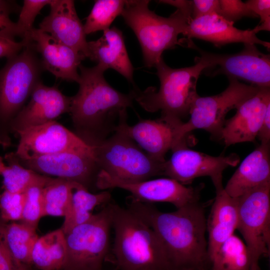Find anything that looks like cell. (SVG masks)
I'll return each instance as SVG.
<instances>
[{
    "instance_id": "obj_18",
    "label": "cell",
    "mask_w": 270,
    "mask_h": 270,
    "mask_svg": "<svg viewBox=\"0 0 270 270\" xmlns=\"http://www.w3.org/2000/svg\"><path fill=\"white\" fill-rule=\"evenodd\" d=\"M49 14L39 24V29L60 43L88 58L86 34L72 0H52Z\"/></svg>"
},
{
    "instance_id": "obj_42",
    "label": "cell",
    "mask_w": 270,
    "mask_h": 270,
    "mask_svg": "<svg viewBox=\"0 0 270 270\" xmlns=\"http://www.w3.org/2000/svg\"><path fill=\"white\" fill-rule=\"evenodd\" d=\"M160 3H164L174 6L177 10L182 12L187 18L192 20V1L188 0H158Z\"/></svg>"
},
{
    "instance_id": "obj_17",
    "label": "cell",
    "mask_w": 270,
    "mask_h": 270,
    "mask_svg": "<svg viewBox=\"0 0 270 270\" xmlns=\"http://www.w3.org/2000/svg\"><path fill=\"white\" fill-rule=\"evenodd\" d=\"M270 106V89L261 88L239 104L236 114L224 122L220 140L225 146L254 142Z\"/></svg>"
},
{
    "instance_id": "obj_5",
    "label": "cell",
    "mask_w": 270,
    "mask_h": 270,
    "mask_svg": "<svg viewBox=\"0 0 270 270\" xmlns=\"http://www.w3.org/2000/svg\"><path fill=\"white\" fill-rule=\"evenodd\" d=\"M150 0H126L121 15L136 34L140 45L144 62L154 66L163 52L180 44L178 36L184 34L192 20L176 10L169 17L157 15L148 8Z\"/></svg>"
},
{
    "instance_id": "obj_44",
    "label": "cell",
    "mask_w": 270,
    "mask_h": 270,
    "mask_svg": "<svg viewBox=\"0 0 270 270\" xmlns=\"http://www.w3.org/2000/svg\"><path fill=\"white\" fill-rule=\"evenodd\" d=\"M0 144L2 145L3 146H6L8 144V142L6 141L2 140L0 138Z\"/></svg>"
},
{
    "instance_id": "obj_11",
    "label": "cell",
    "mask_w": 270,
    "mask_h": 270,
    "mask_svg": "<svg viewBox=\"0 0 270 270\" xmlns=\"http://www.w3.org/2000/svg\"><path fill=\"white\" fill-rule=\"evenodd\" d=\"M240 52L231 54H219L198 48L193 43L190 47L198 50L200 56L208 62L204 71L212 76L220 74L244 80L261 88L270 86V57L260 52L254 44H244Z\"/></svg>"
},
{
    "instance_id": "obj_36",
    "label": "cell",
    "mask_w": 270,
    "mask_h": 270,
    "mask_svg": "<svg viewBox=\"0 0 270 270\" xmlns=\"http://www.w3.org/2000/svg\"><path fill=\"white\" fill-rule=\"evenodd\" d=\"M218 14L234 23L244 17L258 18L250 9L246 2L240 0H219Z\"/></svg>"
},
{
    "instance_id": "obj_31",
    "label": "cell",
    "mask_w": 270,
    "mask_h": 270,
    "mask_svg": "<svg viewBox=\"0 0 270 270\" xmlns=\"http://www.w3.org/2000/svg\"><path fill=\"white\" fill-rule=\"evenodd\" d=\"M126 0H97L84 24L86 35L110 28L114 19L121 15Z\"/></svg>"
},
{
    "instance_id": "obj_43",
    "label": "cell",
    "mask_w": 270,
    "mask_h": 270,
    "mask_svg": "<svg viewBox=\"0 0 270 270\" xmlns=\"http://www.w3.org/2000/svg\"><path fill=\"white\" fill-rule=\"evenodd\" d=\"M6 166L4 164L2 158L0 156V175L2 174Z\"/></svg>"
},
{
    "instance_id": "obj_21",
    "label": "cell",
    "mask_w": 270,
    "mask_h": 270,
    "mask_svg": "<svg viewBox=\"0 0 270 270\" xmlns=\"http://www.w3.org/2000/svg\"><path fill=\"white\" fill-rule=\"evenodd\" d=\"M120 131L135 142L153 159L164 162L174 142V128L160 118L142 120L134 126L127 122L126 110L120 114L114 131Z\"/></svg>"
},
{
    "instance_id": "obj_27",
    "label": "cell",
    "mask_w": 270,
    "mask_h": 270,
    "mask_svg": "<svg viewBox=\"0 0 270 270\" xmlns=\"http://www.w3.org/2000/svg\"><path fill=\"white\" fill-rule=\"evenodd\" d=\"M81 186H83L73 181L52 178L42 190L44 216L64 217L70 206L74 190Z\"/></svg>"
},
{
    "instance_id": "obj_6",
    "label": "cell",
    "mask_w": 270,
    "mask_h": 270,
    "mask_svg": "<svg viewBox=\"0 0 270 270\" xmlns=\"http://www.w3.org/2000/svg\"><path fill=\"white\" fill-rule=\"evenodd\" d=\"M114 134L91 146L100 170L127 182H137L163 175L166 162L156 160L122 132Z\"/></svg>"
},
{
    "instance_id": "obj_34",
    "label": "cell",
    "mask_w": 270,
    "mask_h": 270,
    "mask_svg": "<svg viewBox=\"0 0 270 270\" xmlns=\"http://www.w3.org/2000/svg\"><path fill=\"white\" fill-rule=\"evenodd\" d=\"M25 202V193L6 190L0 195V218L5 222L21 220Z\"/></svg>"
},
{
    "instance_id": "obj_1",
    "label": "cell",
    "mask_w": 270,
    "mask_h": 270,
    "mask_svg": "<svg viewBox=\"0 0 270 270\" xmlns=\"http://www.w3.org/2000/svg\"><path fill=\"white\" fill-rule=\"evenodd\" d=\"M128 208L156 232L174 270H210L204 208L200 201L164 212L130 196Z\"/></svg>"
},
{
    "instance_id": "obj_22",
    "label": "cell",
    "mask_w": 270,
    "mask_h": 270,
    "mask_svg": "<svg viewBox=\"0 0 270 270\" xmlns=\"http://www.w3.org/2000/svg\"><path fill=\"white\" fill-rule=\"evenodd\" d=\"M216 197L206 221L210 261L222 244L234 234L238 222V198L225 191L222 183L214 186Z\"/></svg>"
},
{
    "instance_id": "obj_38",
    "label": "cell",
    "mask_w": 270,
    "mask_h": 270,
    "mask_svg": "<svg viewBox=\"0 0 270 270\" xmlns=\"http://www.w3.org/2000/svg\"><path fill=\"white\" fill-rule=\"evenodd\" d=\"M250 9L260 18V23L254 30L258 33L261 30H270V0H250L246 2Z\"/></svg>"
},
{
    "instance_id": "obj_24",
    "label": "cell",
    "mask_w": 270,
    "mask_h": 270,
    "mask_svg": "<svg viewBox=\"0 0 270 270\" xmlns=\"http://www.w3.org/2000/svg\"><path fill=\"white\" fill-rule=\"evenodd\" d=\"M270 144H260L242 160L224 188L230 196L239 198L270 182Z\"/></svg>"
},
{
    "instance_id": "obj_32",
    "label": "cell",
    "mask_w": 270,
    "mask_h": 270,
    "mask_svg": "<svg viewBox=\"0 0 270 270\" xmlns=\"http://www.w3.org/2000/svg\"><path fill=\"white\" fill-rule=\"evenodd\" d=\"M52 0H24L20 10L18 19L16 22L22 41L26 44L30 42V34L34 28L33 24L36 16Z\"/></svg>"
},
{
    "instance_id": "obj_3",
    "label": "cell",
    "mask_w": 270,
    "mask_h": 270,
    "mask_svg": "<svg viewBox=\"0 0 270 270\" xmlns=\"http://www.w3.org/2000/svg\"><path fill=\"white\" fill-rule=\"evenodd\" d=\"M194 65L180 68L167 66L162 58L154 66L160 82L157 92L152 86L142 91L138 88L130 92L134 99L146 111H161L160 120L174 130L184 122L189 114L190 106L196 97V84L200 74L208 67L202 56L196 57Z\"/></svg>"
},
{
    "instance_id": "obj_28",
    "label": "cell",
    "mask_w": 270,
    "mask_h": 270,
    "mask_svg": "<svg viewBox=\"0 0 270 270\" xmlns=\"http://www.w3.org/2000/svg\"><path fill=\"white\" fill-rule=\"evenodd\" d=\"M6 159L8 166H6L1 174L4 190L12 193H24L33 186L44 187L52 178L22 166L13 153L6 154Z\"/></svg>"
},
{
    "instance_id": "obj_35",
    "label": "cell",
    "mask_w": 270,
    "mask_h": 270,
    "mask_svg": "<svg viewBox=\"0 0 270 270\" xmlns=\"http://www.w3.org/2000/svg\"><path fill=\"white\" fill-rule=\"evenodd\" d=\"M19 8L14 1L0 0V36L12 40H14L16 36H20L16 22L12 21L10 17Z\"/></svg>"
},
{
    "instance_id": "obj_15",
    "label": "cell",
    "mask_w": 270,
    "mask_h": 270,
    "mask_svg": "<svg viewBox=\"0 0 270 270\" xmlns=\"http://www.w3.org/2000/svg\"><path fill=\"white\" fill-rule=\"evenodd\" d=\"M16 159L22 166L38 174L73 181L88 190L96 188L100 171L93 156L81 152H62Z\"/></svg>"
},
{
    "instance_id": "obj_41",
    "label": "cell",
    "mask_w": 270,
    "mask_h": 270,
    "mask_svg": "<svg viewBox=\"0 0 270 270\" xmlns=\"http://www.w3.org/2000/svg\"><path fill=\"white\" fill-rule=\"evenodd\" d=\"M257 136L260 144H270V106L266 110Z\"/></svg>"
},
{
    "instance_id": "obj_25",
    "label": "cell",
    "mask_w": 270,
    "mask_h": 270,
    "mask_svg": "<svg viewBox=\"0 0 270 270\" xmlns=\"http://www.w3.org/2000/svg\"><path fill=\"white\" fill-rule=\"evenodd\" d=\"M66 256V236L60 228L38 238L32 252V264L39 270H62Z\"/></svg>"
},
{
    "instance_id": "obj_29",
    "label": "cell",
    "mask_w": 270,
    "mask_h": 270,
    "mask_svg": "<svg viewBox=\"0 0 270 270\" xmlns=\"http://www.w3.org/2000/svg\"><path fill=\"white\" fill-rule=\"evenodd\" d=\"M210 270H250V260L245 243L234 234L210 259Z\"/></svg>"
},
{
    "instance_id": "obj_14",
    "label": "cell",
    "mask_w": 270,
    "mask_h": 270,
    "mask_svg": "<svg viewBox=\"0 0 270 270\" xmlns=\"http://www.w3.org/2000/svg\"><path fill=\"white\" fill-rule=\"evenodd\" d=\"M172 152L170 158L164 163L163 175L182 184L204 176H210L214 185L221 183L224 170L240 162L235 154L214 156L190 150L186 145L179 146Z\"/></svg>"
},
{
    "instance_id": "obj_8",
    "label": "cell",
    "mask_w": 270,
    "mask_h": 270,
    "mask_svg": "<svg viewBox=\"0 0 270 270\" xmlns=\"http://www.w3.org/2000/svg\"><path fill=\"white\" fill-rule=\"evenodd\" d=\"M112 202L65 234L66 256L62 270H103L110 246Z\"/></svg>"
},
{
    "instance_id": "obj_20",
    "label": "cell",
    "mask_w": 270,
    "mask_h": 270,
    "mask_svg": "<svg viewBox=\"0 0 270 270\" xmlns=\"http://www.w3.org/2000/svg\"><path fill=\"white\" fill-rule=\"evenodd\" d=\"M217 14H212L192 19L188 24L184 35L186 40H180V44L196 38L212 42L215 46L231 44H261L270 48V42L259 39L252 30H242Z\"/></svg>"
},
{
    "instance_id": "obj_9",
    "label": "cell",
    "mask_w": 270,
    "mask_h": 270,
    "mask_svg": "<svg viewBox=\"0 0 270 270\" xmlns=\"http://www.w3.org/2000/svg\"><path fill=\"white\" fill-rule=\"evenodd\" d=\"M43 70L31 42L17 54L8 58L0 70V117H15L24 106L36 86L40 82Z\"/></svg>"
},
{
    "instance_id": "obj_30",
    "label": "cell",
    "mask_w": 270,
    "mask_h": 270,
    "mask_svg": "<svg viewBox=\"0 0 270 270\" xmlns=\"http://www.w3.org/2000/svg\"><path fill=\"white\" fill-rule=\"evenodd\" d=\"M4 237L8 248L16 262L30 268L32 250L39 238L36 229L21 222L6 223Z\"/></svg>"
},
{
    "instance_id": "obj_7",
    "label": "cell",
    "mask_w": 270,
    "mask_h": 270,
    "mask_svg": "<svg viewBox=\"0 0 270 270\" xmlns=\"http://www.w3.org/2000/svg\"><path fill=\"white\" fill-rule=\"evenodd\" d=\"M229 84L216 95L202 97L198 95L190 106V118L174 130V142L171 150L186 144L187 135L196 129L209 132L212 138L220 140L226 114L236 108L242 102L254 95L260 88L246 84L228 78Z\"/></svg>"
},
{
    "instance_id": "obj_4",
    "label": "cell",
    "mask_w": 270,
    "mask_h": 270,
    "mask_svg": "<svg viewBox=\"0 0 270 270\" xmlns=\"http://www.w3.org/2000/svg\"><path fill=\"white\" fill-rule=\"evenodd\" d=\"M112 228L121 270H174L156 232L130 209L112 202Z\"/></svg>"
},
{
    "instance_id": "obj_45",
    "label": "cell",
    "mask_w": 270,
    "mask_h": 270,
    "mask_svg": "<svg viewBox=\"0 0 270 270\" xmlns=\"http://www.w3.org/2000/svg\"></svg>"
},
{
    "instance_id": "obj_33",
    "label": "cell",
    "mask_w": 270,
    "mask_h": 270,
    "mask_svg": "<svg viewBox=\"0 0 270 270\" xmlns=\"http://www.w3.org/2000/svg\"><path fill=\"white\" fill-rule=\"evenodd\" d=\"M44 187L33 186L26 190L21 222L36 229L44 216L42 190Z\"/></svg>"
},
{
    "instance_id": "obj_16",
    "label": "cell",
    "mask_w": 270,
    "mask_h": 270,
    "mask_svg": "<svg viewBox=\"0 0 270 270\" xmlns=\"http://www.w3.org/2000/svg\"><path fill=\"white\" fill-rule=\"evenodd\" d=\"M30 96L28 103L12 120V128L15 132L54 121L70 112L71 97L64 95L56 86H48L40 82Z\"/></svg>"
},
{
    "instance_id": "obj_12",
    "label": "cell",
    "mask_w": 270,
    "mask_h": 270,
    "mask_svg": "<svg viewBox=\"0 0 270 270\" xmlns=\"http://www.w3.org/2000/svg\"><path fill=\"white\" fill-rule=\"evenodd\" d=\"M96 188L102 190L115 188H122L130 192V196L137 200L148 203L169 202L178 209L200 201L202 186L187 187L168 178L127 182L100 170L97 177Z\"/></svg>"
},
{
    "instance_id": "obj_39",
    "label": "cell",
    "mask_w": 270,
    "mask_h": 270,
    "mask_svg": "<svg viewBox=\"0 0 270 270\" xmlns=\"http://www.w3.org/2000/svg\"><path fill=\"white\" fill-rule=\"evenodd\" d=\"M192 1V19L214 13L218 14L219 0H194Z\"/></svg>"
},
{
    "instance_id": "obj_23",
    "label": "cell",
    "mask_w": 270,
    "mask_h": 270,
    "mask_svg": "<svg viewBox=\"0 0 270 270\" xmlns=\"http://www.w3.org/2000/svg\"><path fill=\"white\" fill-rule=\"evenodd\" d=\"M103 32V35L97 40L88 42V58L106 70L114 69L134 84V69L128 54L122 32L113 26Z\"/></svg>"
},
{
    "instance_id": "obj_40",
    "label": "cell",
    "mask_w": 270,
    "mask_h": 270,
    "mask_svg": "<svg viewBox=\"0 0 270 270\" xmlns=\"http://www.w3.org/2000/svg\"><path fill=\"white\" fill-rule=\"evenodd\" d=\"M26 44L23 41L16 42L0 36V58H8L20 52Z\"/></svg>"
},
{
    "instance_id": "obj_19",
    "label": "cell",
    "mask_w": 270,
    "mask_h": 270,
    "mask_svg": "<svg viewBox=\"0 0 270 270\" xmlns=\"http://www.w3.org/2000/svg\"><path fill=\"white\" fill-rule=\"evenodd\" d=\"M30 41L34 50L41 56L40 62L46 70L56 78L78 83V72L85 57L80 52L58 42L49 34L34 28Z\"/></svg>"
},
{
    "instance_id": "obj_13",
    "label": "cell",
    "mask_w": 270,
    "mask_h": 270,
    "mask_svg": "<svg viewBox=\"0 0 270 270\" xmlns=\"http://www.w3.org/2000/svg\"><path fill=\"white\" fill-rule=\"evenodd\" d=\"M16 133L18 136L19 142L13 154L18 159L62 152H81L94 156L91 146L56 120Z\"/></svg>"
},
{
    "instance_id": "obj_2",
    "label": "cell",
    "mask_w": 270,
    "mask_h": 270,
    "mask_svg": "<svg viewBox=\"0 0 270 270\" xmlns=\"http://www.w3.org/2000/svg\"><path fill=\"white\" fill-rule=\"evenodd\" d=\"M79 89L71 97L70 113L76 133L90 146L108 138L114 131L120 114L132 106L131 92L122 94L106 80V70L98 65L86 68L82 64Z\"/></svg>"
},
{
    "instance_id": "obj_10",
    "label": "cell",
    "mask_w": 270,
    "mask_h": 270,
    "mask_svg": "<svg viewBox=\"0 0 270 270\" xmlns=\"http://www.w3.org/2000/svg\"><path fill=\"white\" fill-rule=\"evenodd\" d=\"M236 229L248 249L250 270H260L259 260L270 256V182L238 198Z\"/></svg>"
},
{
    "instance_id": "obj_26",
    "label": "cell",
    "mask_w": 270,
    "mask_h": 270,
    "mask_svg": "<svg viewBox=\"0 0 270 270\" xmlns=\"http://www.w3.org/2000/svg\"><path fill=\"white\" fill-rule=\"evenodd\" d=\"M111 198V194L107 190L92 194L83 186L74 190L70 206L60 228L64 234L89 220L93 216L94 209L96 206L108 204L112 200Z\"/></svg>"
},
{
    "instance_id": "obj_37",
    "label": "cell",
    "mask_w": 270,
    "mask_h": 270,
    "mask_svg": "<svg viewBox=\"0 0 270 270\" xmlns=\"http://www.w3.org/2000/svg\"><path fill=\"white\" fill-rule=\"evenodd\" d=\"M6 223L0 218V270H30L17 262L8 248L4 237Z\"/></svg>"
}]
</instances>
